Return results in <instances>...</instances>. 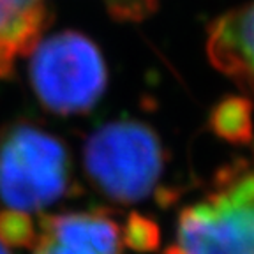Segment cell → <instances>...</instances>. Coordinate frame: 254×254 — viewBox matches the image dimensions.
Listing matches in <instances>:
<instances>
[{
	"mask_svg": "<svg viewBox=\"0 0 254 254\" xmlns=\"http://www.w3.org/2000/svg\"><path fill=\"white\" fill-rule=\"evenodd\" d=\"M0 240L7 247H34L37 228L28 214L5 208L0 212Z\"/></svg>",
	"mask_w": 254,
	"mask_h": 254,
	"instance_id": "obj_9",
	"label": "cell"
},
{
	"mask_svg": "<svg viewBox=\"0 0 254 254\" xmlns=\"http://www.w3.org/2000/svg\"><path fill=\"white\" fill-rule=\"evenodd\" d=\"M208 57L219 71L254 95V2L228 12L212 25Z\"/></svg>",
	"mask_w": 254,
	"mask_h": 254,
	"instance_id": "obj_6",
	"label": "cell"
},
{
	"mask_svg": "<svg viewBox=\"0 0 254 254\" xmlns=\"http://www.w3.org/2000/svg\"><path fill=\"white\" fill-rule=\"evenodd\" d=\"M110 12L119 20H143L155 11L157 0H104Z\"/></svg>",
	"mask_w": 254,
	"mask_h": 254,
	"instance_id": "obj_11",
	"label": "cell"
},
{
	"mask_svg": "<svg viewBox=\"0 0 254 254\" xmlns=\"http://www.w3.org/2000/svg\"><path fill=\"white\" fill-rule=\"evenodd\" d=\"M46 18V0H0V78L39 43Z\"/></svg>",
	"mask_w": 254,
	"mask_h": 254,
	"instance_id": "obj_7",
	"label": "cell"
},
{
	"mask_svg": "<svg viewBox=\"0 0 254 254\" xmlns=\"http://www.w3.org/2000/svg\"><path fill=\"white\" fill-rule=\"evenodd\" d=\"M212 131L230 143L253 141V104L244 97L222 99L212 110Z\"/></svg>",
	"mask_w": 254,
	"mask_h": 254,
	"instance_id": "obj_8",
	"label": "cell"
},
{
	"mask_svg": "<svg viewBox=\"0 0 254 254\" xmlns=\"http://www.w3.org/2000/svg\"><path fill=\"white\" fill-rule=\"evenodd\" d=\"M124 244L134 251H154L159 246V230L157 224L150 219L138 214H131L126 228L122 230Z\"/></svg>",
	"mask_w": 254,
	"mask_h": 254,
	"instance_id": "obj_10",
	"label": "cell"
},
{
	"mask_svg": "<svg viewBox=\"0 0 254 254\" xmlns=\"http://www.w3.org/2000/svg\"><path fill=\"white\" fill-rule=\"evenodd\" d=\"M85 171L101 194L129 205L154 192L164 168L161 139L138 120H115L92 132L83 148Z\"/></svg>",
	"mask_w": 254,
	"mask_h": 254,
	"instance_id": "obj_2",
	"label": "cell"
},
{
	"mask_svg": "<svg viewBox=\"0 0 254 254\" xmlns=\"http://www.w3.org/2000/svg\"><path fill=\"white\" fill-rule=\"evenodd\" d=\"M28 67L30 85L39 103L55 115L87 113L108 85L106 64L87 36L64 30L34 46Z\"/></svg>",
	"mask_w": 254,
	"mask_h": 254,
	"instance_id": "obj_4",
	"label": "cell"
},
{
	"mask_svg": "<svg viewBox=\"0 0 254 254\" xmlns=\"http://www.w3.org/2000/svg\"><path fill=\"white\" fill-rule=\"evenodd\" d=\"M166 254H254V152L219 171L210 192L180 212Z\"/></svg>",
	"mask_w": 254,
	"mask_h": 254,
	"instance_id": "obj_1",
	"label": "cell"
},
{
	"mask_svg": "<svg viewBox=\"0 0 254 254\" xmlns=\"http://www.w3.org/2000/svg\"><path fill=\"white\" fill-rule=\"evenodd\" d=\"M71 161L57 136L16 124L0 138V201L9 210L41 212L69 192Z\"/></svg>",
	"mask_w": 254,
	"mask_h": 254,
	"instance_id": "obj_3",
	"label": "cell"
},
{
	"mask_svg": "<svg viewBox=\"0 0 254 254\" xmlns=\"http://www.w3.org/2000/svg\"><path fill=\"white\" fill-rule=\"evenodd\" d=\"M122 230L106 212L44 215L34 254H122Z\"/></svg>",
	"mask_w": 254,
	"mask_h": 254,
	"instance_id": "obj_5",
	"label": "cell"
},
{
	"mask_svg": "<svg viewBox=\"0 0 254 254\" xmlns=\"http://www.w3.org/2000/svg\"><path fill=\"white\" fill-rule=\"evenodd\" d=\"M0 254H11V253H9V249H7V246H5L2 240H0Z\"/></svg>",
	"mask_w": 254,
	"mask_h": 254,
	"instance_id": "obj_12",
	"label": "cell"
}]
</instances>
